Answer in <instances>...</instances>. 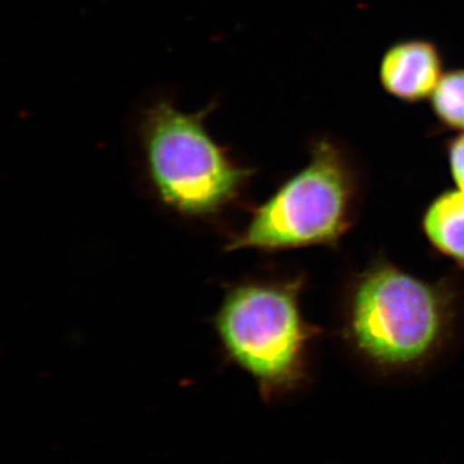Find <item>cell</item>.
<instances>
[{
	"instance_id": "obj_1",
	"label": "cell",
	"mask_w": 464,
	"mask_h": 464,
	"mask_svg": "<svg viewBox=\"0 0 464 464\" xmlns=\"http://www.w3.org/2000/svg\"><path fill=\"white\" fill-rule=\"evenodd\" d=\"M463 306L456 277L432 282L375 257L342 284L338 337L375 380L411 381L432 372L453 348Z\"/></svg>"
},
{
	"instance_id": "obj_2",
	"label": "cell",
	"mask_w": 464,
	"mask_h": 464,
	"mask_svg": "<svg viewBox=\"0 0 464 464\" xmlns=\"http://www.w3.org/2000/svg\"><path fill=\"white\" fill-rule=\"evenodd\" d=\"M304 274L262 275L225 285L212 325L226 362L249 375L268 405L295 401L315 381L322 326L302 311Z\"/></svg>"
},
{
	"instance_id": "obj_3",
	"label": "cell",
	"mask_w": 464,
	"mask_h": 464,
	"mask_svg": "<svg viewBox=\"0 0 464 464\" xmlns=\"http://www.w3.org/2000/svg\"><path fill=\"white\" fill-rule=\"evenodd\" d=\"M307 150V163L250 209L244 227L228 237L226 252L340 248L362 212L364 170L334 134H313Z\"/></svg>"
},
{
	"instance_id": "obj_4",
	"label": "cell",
	"mask_w": 464,
	"mask_h": 464,
	"mask_svg": "<svg viewBox=\"0 0 464 464\" xmlns=\"http://www.w3.org/2000/svg\"><path fill=\"white\" fill-rule=\"evenodd\" d=\"M216 103L188 112L155 100L137 121L143 174L155 199L190 221L210 222L243 204L257 170L213 139L207 119Z\"/></svg>"
},
{
	"instance_id": "obj_5",
	"label": "cell",
	"mask_w": 464,
	"mask_h": 464,
	"mask_svg": "<svg viewBox=\"0 0 464 464\" xmlns=\"http://www.w3.org/2000/svg\"><path fill=\"white\" fill-rule=\"evenodd\" d=\"M444 65V56L435 42L402 39L382 54L378 79L384 93L406 105H417L431 99L445 74Z\"/></svg>"
},
{
	"instance_id": "obj_6",
	"label": "cell",
	"mask_w": 464,
	"mask_h": 464,
	"mask_svg": "<svg viewBox=\"0 0 464 464\" xmlns=\"http://www.w3.org/2000/svg\"><path fill=\"white\" fill-rule=\"evenodd\" d=\"M424 240L436 256L464 271V192L448 188L426 207L420 219Z\"/></svg>"
},
{
	"instance_id": "obj_7",
	"label": "cell",
	"mask_w": 464,
	"mask_h": 464,
	"mask_svg": "<svg viewBox=\"0 0 464 464\" xmlns=\"http://www.w3.org/2000/svg\"><path fill=\"white\" fill-rule=\"evenodd\" d=\"M430 106L438 133H464V67L448 70L431 99Z\"/></svg>"
},
{
	"instance_id": "obj_8",
	"label": "cell",
	"mask_w": 464,
	"mask_h": 464,
	"mask_svg": "<svg viewBox=\"0 0 464 464\" xmlns=\"http://www.w3.org/2000/svg\"><path fill=\"white\" fill-rule=\"evenodd\" d=\"M449 173L458 190L464 192V133L449 137L444 145Z\"/></svg>"
}]
</instances>
